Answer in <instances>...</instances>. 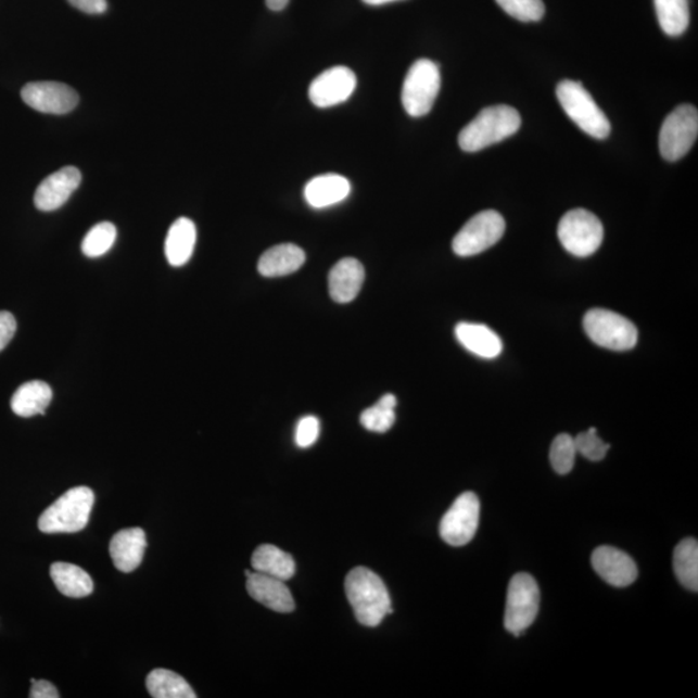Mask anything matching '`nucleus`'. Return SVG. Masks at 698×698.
Returning <instances> with one entry per match:
<instances>
[{"mask_svg": "<svg viewBox=\"0 0 698 698\" xmlns=\"http://www.w3.org/2000/svg\"><path fill=\"white\" fill-rule=\"evenodd\" d=\"M93 504L94 494L90 487H73L40 515L39 531L47 534L84 531L90 521Z\"/></svg>", "mask_w": 698, "mask_h": 698, "instance_id": "7ed1b4c3", "label": "nucleus"}, {"mask_svg": "<svg viewBox=\"0 0 698 698\" xmlns=\"http://www.w3.org/2000/svg\"><path fill=\"white\" fill-rule=\"evenodd\" d=\"M698 135V112L693 105H681L663 120L660 131V153L669 162L684 157L695 145Z\"/></svg>", "mask_w": 698, "mask_h": 698, "instance_id": "1a4fd4ad", "label": "nucleus"}, {"mask_svg": "<svg viewBox=\"0 0 698 698\" xmlns=\"http://www.w3.org/2000/svg\"><path fill=\"white\" fill-rule=\"evenodd\" d=\"M83 181L77 167L67 166L53 173L40 182L34 194V203L40 212L50 213L63 207Z\"/></svg>", "mask_w": 698, "mask_h": 698, "instance_id": "4468645a", "label": "nucleus"}, {"mask_svg": "<svg viewBox=\"0 0 698 698\" xmlns=\"http://www.w3.org/2000/svg\"><path fill=\"white\" fill-rule=\"evenodd\" d=\"M521 117L517 110L507 105H494L481 111L458 137L460 149L475 153L497 144L519 131Z\"/></svg>", "mask_w": 698, "mask_h": 698, "instance_id": "f03ea898", "label": "nucleus"}, {"mask_svg": "<svg viewBox=\"0 0 698 698\" xmlns=\"http://www.w3.org/2000/svg\"><path fill=\"white\" fill-rule=\"evenodd\" d=\"M255 572L270 578L288 581L294 578L296 566L293 557L274 545H262L256 548L252 558Z\"/></svg>", "mask_w": 698, "mask_h": 698, "instance_id": "393cba45", "label": "nucleus"}, {"mask_svg": "<svg viewBox=\"0 0 698 698\" xmlns=\"http://www.w3.org/2000/svg\"><path fill=\"white\" fill-rule=\"evenodd\" d=\"M396 405V397L392 393H388L375 406L363 413L360 417L361 424L371 432L384 433L390 431L392 426L395 424Z\"/></svg>", "mask_w": 698, "mask_h": 698, "instance_id": "c85d7f7f", "label": "nucleus"}, {"mask_svg": "<svg viewBox=\"0 0 698 698\" xmlns=\"http://www.w3.org/2000/svg\"><path fill=\"white\" fill-rule=\"evenodd\" d=\"M117 240V228L110 221L97 224L88 230L84 242L83 253L88 257H100L113 248Z\"/></svg>", "mask_w": 698, "mask_h": 698, "instance_id": "c756f323", "label": "nucleus"}, {"mask_svg": "<svg viewBox=\"0 0 698 698\" xmlns=\"http://www.w3.org/2000/svg\"><path fill=\"white\" fill-rule=\"evenodd\" d=\"M575 456H578V449H575L574 437L568 433H561L555 437L550 449V460L554 470L559 475H567L572 471Z\"/></svg>", "mask_w": 698, "mask_h": 698, "instance_id": "7c9ffc66", "label": "nucleus"}, {"mask_svg": "<svg viewBox=\"0 0 698 698\" xmlns=\"http://www.w3.org/2000/svg\"><path fill=\"white\" fill-rule=\"evenodd\" d=\"M458 342L471 354L483 358H496L504 350L503 341L485 325L460 322L456 327Z\"/></svg>", "mask_w": 698, "mask_h": 698, "instance_id": "412c9836", "label": "nucleus"}, {"mask_svg": "<svg viewBox=\"0 0 698 698\" xmlns=\"http://www.w3.org/2000/svg\"><path fill=\"white\" fill-rule=\"evenodd\" d=\"M592 562L595 572L614 587H626L638 579V567L635 561L619 548L611 546L596 548Z\"/></svg>", "mask_w": 698, "mask_h": 698, "instance_id": "2eb2a0df", "label": "nucleus"}, {"mask_svg": "<svg viewBox=\"0 0 698 698\" xmlns=\"http://www.w3.org/2000/svg\"><path fill=\"white\" fill-rule=\"evenodd\" d=\"M67 2L88 15H100L107 10L106 0H67Z\"/></svg>", "mask_w": 698, "mask_h": 698, "instance_id": "c9c22d12", "label": "nucleus"}, {"mask_svg": "<svg viewBox=\"0 0 698 698\" xmlns=\"http://www.w3.org/2000/svg\"><path fill=\"white\" fill-rule=\"evenodd\" d=\"M508 15L523 23L540 22L545 15L544 0H496Z\"/></svg>", "mask_w": 698, "mask_h": 698, "instance_id": "2f4dec72", "label": "nucleus"}, {"mask_svg": "<svg viewBox=\"0 0 698 698\" xmlns=\"http://www.w3.org/2000/svg\"><path fill=\"white\" fill-rule=\"evenodd\" d=\"M586 334L595 344L612 351L633 350L638 343V329L615 312L595 308L584 318Z\"/></svg>", "mask_w": 698, "mask_h": 698, "instance_id": "423d86ee", "label": "nucleus"}, {"mask_svg": "<svg viewBox=\"0 0 698 698\" xmlns=\"http://www.w3.org/2000/svg\"><path fill=\"white\" fill-rule=\"evenodd\" d=\"M30 698H59L60 694L52 683L47 681H34L31 683Z\"/></svg>", "mask_w": 698, "mask_h": 698, "instance_id": "e433bc0d", "label": "nucleus"}, {"mask_svg": "<svg viewBox=\"0 0 698 698\" xmlns=\"http://www.w3.org/2000/svg\"><path fill=\"white\" fill-rule=\"evenodd\" d=\"M440 87L442 76L439 66L427 59L416 61L403 85L402 101L406 113L415 118L429 114L435 104Z\"/></svg>", "mask_w": 698, "mask_h": 698, "instance_id": "39448f33", "label": "nucleus"}, {"mask_svg": "<svg viewBox=\"0 0 698 698\" xmlns=\"http://www.w3.org/2000/svg\"><path fill=\"white\" fill-rule=\"evenodd\" d=\"M351 193V182L338 174H325L307 182L304 199L314 208H327L341 203Z\"/></svg>", "mask_w": 698, "mask_h": 698, "instance_id": "6ab92c4d", "label": "nucleus"}, {"mask_svg": "<svg viewBox=\"0 0 698 698\" xmlns=\"http://www.w3.org/2000/svg\"><path fill=\"white\" fill-rule=\"evenodd\" d=\"M16 330L17 322L15 316L10 314V312L0 310V352L9 345L12 338L15 337Z\"/></svg>", "mask_w": 698, "mask_h": 698, "instance_id": "f704fd0d", "label": "nucleus"}, {"mask_svg": "<svg viewBox=\"0 0 698 698\" xmlns=\"http://www.w3.org/2000/svg\"><path fill=\"white\" fill-rule=\"evenodd\" d=\"M196 241L194 223L188 218L176 220L168 229L165 242L167 262L173 267H182L191 261Z\"/></svg>", "mask_w": 698, "mask_h": 698, "instance_id": "4be33fe9", "label": "nucleus"}, {"mask_svg": "<svg viewBox=\"0 0 698 698\" xmlns=\"http://www.w3.org/2000/svg\"><path fill=\"white\" fill-rule=\"evenodd\" d=\"M26 105L45 114H67L76 110L79 97L71 86L59 83H33L22 90Z\"/></svg>", "mask_w": 698, "mask_h": 698, "instance_id": "f8f14e48", "label": "nucleus"}, {"mask_svg": "<svg viewBox=\"0 0 698 698\" xmlns=\"http://www.w3.org/2000/svg\"><path fill=\"white\" fill-rule=\"evenodd\" d=\"M345 594L358 622L377 627L391 614V596L379 575L368 568L352 569L345 579Z\"/></svg>", "mask_w": 698, "mask_h": 698, "instance_id": "f257e3e1", "label": "nucleus"}, {"mask_svg": "<svg viewBox=\"0 0 698 698\" xmlns=\"http://www.w3.org/2000/svg\"><path fill=\"white\" fill-rule=\"evenodd\" d=\"M365 280L363 264L354 257H344L329 274V293L337 303L355 301Z\"/></svg>", "mask_w": 698, "mask_h": 698, "instance_id": "a211bd4d", "label": "nucleus"}, {"mask_svg": "<svg viewBox=\"0 0 698 698\" xmlns=\"http://www.w3.org/2000/svg\"><path fill=\"white\" fill-rule=\"evenodd\" d=\"M147 548V535L141 528H128L114 534L110 553L115 568L124 573L134 572L140 567Z\"/></svg>", "mask_w": 698, "mask_h": 698, "instance_id": "f3484780", "label": "nucleus"}, {"mask_svg": "<svg viewBox=\"0 0 698 698\" xmlns=\"http://www.w3.org/2000/svg\"><path fill=\"white\" fill-rule=\"evenodd\" d=\"M480 518V500L475 493L460 494L440 523V535L454 547L470 544L475 537Z\"/></svg>", "mask_w": 698, "mask_h": 698, "instance_id": "9b49d317", "label": "nucleus"}, {"mask_svg": "<svg viewBox=\"0 0 698 698\" xmlns=\"http://www.w3.org/2000/svg\"><path fill=\"white\" fill-rule=\"evenodd\" d=\"M52 390L46 382H26L13 393L11 408L16 416L23 418L45 416L46 409L52 402Z\"/></svg>", "mask_w": 698, "mask_h": 698, "instance_id": "5701e85b", "label": "nucleus"}, {"mask_svg": "<svg viewBox=\"0 0 698 698\" xmlns=\"http://www.w3.org/2000/svg\"><path fill=\"white\" fill-rule=\"evenodd\" d=\"M147 689L154 698H195L189 683L172 670L155 669L147 677Z\"/></svg>", "mask_w": 698, "mask_h": 698, "instance_id": "a878e982", "label": "nucleus"}, {"mask_svg": "<svg viewBox=\"0 0 698 698\" xmlns=\"http://www.w3.org/2000/svg\"><path fill=\"white\" fill-rule=\"evenodd\" d=\"M557 97L562 110L582 131L595 139H607L611 134V122L595 103L584 86L574 80H562L557 88Z\"/></svg>", "mask_w": 698, "mask_h": 698, "instance_id": "20e7f679", "label": "nucleus"}, {"mask_svg": "<svg viewBox=\"0 0 698 698\" xmlns=\"http://www.w3.org/2000/svg\"><path fill=\"white\" fill-rule=\"evenodd\" d=\"M320 436V420L314 416L303 417L296 424L295 443L302 449L314 445Z\"/></svg>", "mask_w": 698, "mask_h": 698, "instance_id": "72a5a7b5", "label": "nucleus"}, {"mask_svg": "<svg viewBox=\"0 0 698 698\" xmlns=\"http://www.w3.org/2000/svg\"><path fill=\"white\" fill-rule=\"evenodd\" d=\"M357 85L355 73L345 66L325 71L309 86V99L317 107H331L344 103Z\"/></svg>", "mask_w": 698, "mask_h": 698, "instance_id": "ddd939ff", "label": "nucleus"}, {"mask_svg": "<svg viewBox=\"0 0 698 698\" xmlns=\"http://www.w3.org/2000/svg\"><path fill=\"white\" fill-rule=\"evenodd\" d=\"M290 0H266L269 10L282 11L287 9Z\"/></svg>", "mask_w": 698, "mask_h": 698, "instance_id": "4c0bfd02", "label": "nucleus"}, {"mask_svg": "<svg viewBox=\"0 0 698 698\" xmlns=\"http://www.w3.org/2000/svg\"><path fill=\"white\" fill-rule=\"evenodd\" d=\"M506 223L504 216L486 210L473 216L453 240V252L458 256H473L485 252L503 239Z\"/></svg>", "mask_w": 698, "mask_h": 698, "instance_id": "9d476101", "label": "nucleus"}, {"mask_svg": "<svg viewBox=\"0 0 698 698\" xmlns=\"http://www.w3.org/2000/svg\"><path fill=\"white\" fill-rule=\"evenodd\" d=\"M657 18L669 37H680L688 29L690 13L688 0H655Z\"/></svg>", "mask_w": 698, "mask_h": 698, "instance_id": "bb28decb", "label": "nucleus"}, {"mask_svg": "<svg viewBox=\"0 0 698 698\" xmlns=\"http://www.w3.org/2000/svg\"><path fill=\"white\" fill-rule=\"evenodd\" d=\"M248 593L264 607L279 613H291L295 601L284 581L259 572H245Z\"/></svg>", "mask_w": 698, "mask_h": 698, "instance_id": "dca6fc26", "label": "nucleus"}, {"mask_svg": "<svg viewBox=\"0 0 698 698\" xmlns=\"http://www.w3.org/2000/svg\"><path fill=\"white\" fill-rule=\"evenodd\" d=\"M50 574L59 592L67 598H86L93 592L90 574L78 566L69 564V562H53Z\"/></svg>", "mask_w": 698, "mask_h": 698, "instance_id": "b1692460", "label": "nucleus"}, {"mask_svg": "<svg viewBox=\"0 0 698 698\" xmlns=\"http://www.w3.org/2000/svg\"><path fill=\"white\" fill-rule=\"evenodd\" d=\"M575 449L581 456L594 462L605 459L611 445L602 442V440L596 433V429H589L586 432H581L580 435L574 437Z\"/></svg>", "mask_w": 698, "mask_h": 698, "instance_id": "473e14b6", "label": "nucleus"}, {"mask_svg": "<svg viewBox=\"0 0 698 698\" xmlns=\"http://www.w3.org/2000/svg\"><path fill=\"white\" fill-rule=\"evenodd\" d=\"M558 237L568 253L586 257L598 252L605 237V228L598 216L587 210L575 208L562 216Z\"/></svg>", "mask_w": 698, "mask_h": 698, "instance_id": "0eeeda50", "label": "nucleus"}, {"mask_svg": "<svg viewBox=\"0 0 698 698\" xmlns=\"http://www.w3.org/2000/svg\"><path fill=\"white\" fill-rule=\"evenodd\" d=\"M306 263V253L293 243H282L267 250L257 263L264 277H282L296 272Z\"/></svg>", "mask_w": 698, "mask_h": 698, "instance_id": "aec40b11", "label": "nucleus"}, {"mask_svg": "<svg viewBox=\"0 0 698 698\" xmlns=\"http://www.w3.org/2000/svg\"><path fill=\"white\" fill-rule=\"evenodd\" d=\"M674 572L677 580L690 592L698 589V544L694 538H686L675 547Z\"/></svg>", "mask_w": 698, "mask_h": 698, "instance_id": "cd10ccee", "label": "nucleus"}, {"mask_svg": "<svg viewBox=\"0 0 698 698\" xmlns=\"http://www.w3.org/2000/svg\"><path fill=\"white\" fill-rule=\"evenodd\" d=\"M363 2L369 5H383V4L396 2V0H363Z\"/></svg>", "mask_w": 698, "mask_h": 698, "instance_id": "58836bf2", "label": "nucleus"}, {"mask_svg": "<svg viewBox=\"0 0 698 698\" xmlns=\"http://www.w3.org/2000/svg\"><path fill=\"white\" fill-rule=\"evenodd\" d=\"M540 609L537 582L528 573L513 575L508 585L505 627L515 636L524 634L535 621Z\"/></svg>", "mask_w": 698, "mask_h": 698, "instance_id": "6e6552de", "label": "nucleus"}]
</instances>
